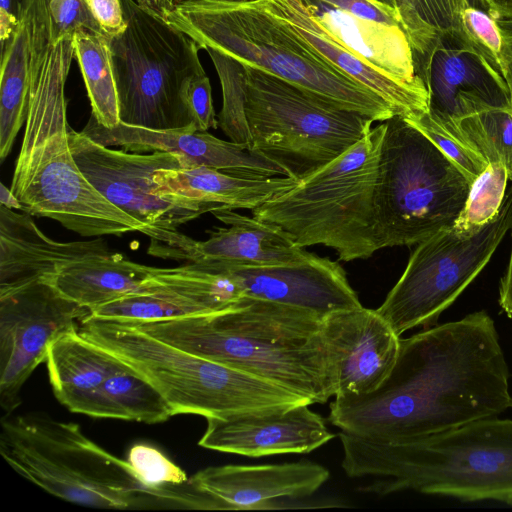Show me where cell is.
<instances>
[{
    "mask_svg": "<svg viewBox=\"0 0 512 512\" xmlns=\"http://www.w3.org/2000/svg\"><path fill=\"white\" fill-rule=\"evenodd\" d=\"M508 366L485 311L400 339L385 381L366 395L335 396L328 420L376 441L420 438L496 417L512 406Z\"/></svg>",
    "mask_w": 512,
    "mask_h": 512,
    "instance_id": "1",
    "label": "cell"
},
{
    "mask_svg": "<svg viewBox=\"0 0 512 512\" xmlns=\"http://www.w3.org/2000/svg\"><path fill=\"white\" fill-rule=\"evenodd\" d=\"M324 318L244 297L211 314L127 323L181 350L286 388L311 404H323L336 394Z\"/></svg>",
    "mask_w": 512,
    "mask_h": 512,
    "instance_id": "2",
    "label": "cell"
},
{
    "mask_svg": "<svg viewBox=\"0 0 512 512\" xmlns=\"http://www.w3.org/2000/svg\"><path fill=\"white\" fill-rule=\"evenodd\" d=\"M73 36L50 43L35 69L24 134L10 189L32 216L47 217L83 237L147 235L144 224L108 201L73 156L65 86Z\"/></svg>",
    "mask_w": 512,
    "mask_h": 512,
    "instance_id": "3",
    "label": "cell"
},
{
    "mask_svg": "<svg viewBox=\"0 0 512 512\" xmlns=\"http://www.w3.org/2000/svg\"><path fill=\"white\" fill-rule=\"evenodd\" d=\"M341 466L359 488L380 496L413 490L465 502L512 504V420L496 417L408 440L376 441L339 433Z\"/></svg>",
    "mask_w": 512,
    "mask_h": 512,
    "instance_id": "4",
    "label": "cell"
},
{
    "mask_svg": "<svg viewBox=\"0 0 512 512\" xmlns=\"http://www.w3.org/2000/svg\"><path fill=\"white\" fill-rule=\"evenodd\" d=\"M166 21L201 49H214L339 107L380 122L396 115L376 93L315 54L257 0H177Z\"/></svg>",
    "mask_w": 512,
    "mask_h": 512,
    "instance_id": "5",
    "label": "cell"
},
{
    "mask_svg": "<svg viewBox=\"0 0 512 512\" xmlns=\"http://www.w3.org/2000/svg\"><path fill=\"white\" fill-rule=\"evenodd\" d=\"M0 453L22 477L78 505L104 509H182L181 488L148 489L126 460L100 447L72 422L40 413L3 417Z\"/></svg>",
    "mask_w": 512,
    "mask_h": 512,
    "instance_id": "6",
    "label": "cell"
},
{
    "mask_svg": "<svg viewBox=\"0 0 512 512\" xmlns=\"http://www.w3.org/2000/svg\"><path fill=\"white\" fill-rule=\"evenodd\" d=\"M384 122L327 165L252 210L298 246L324 245L339 260L367 259L382 249L375 188Z\"/></svg>",
    "mask_w": 512,
    "mask_h": 512,
    "instance_id": "7",
    "label": "cell"
},
{
    "mask_svg": "<svg viewBox=\"0 0 512 512\" xmlns=\"http://www.w3.org/2000/svg\"><path fill=\"white\" fill-rule=\"evenodd\" d=\"M80 333L149 380L174 415L205 418L311 402L241 370L181 350L127 322L85 317Z\"/></svg>",
    "mask_w": 512,
    "mask_h": 512,
    "instance_id": "8",
    "label": "cell"
},
{
    "mask_svg": "<svg viewBox=\"0 0 512 512\" xmlns=\"http://www.w3.org/2000/svg\"><path fill=\"white\" fill-rule=\"evenodd\" d=\"M384 124L375 188L380 243L410 246L453 227L472 183L404 117Z\"/></svg>",
    "mask_w": 512,
    "mask_h": 512,
    "instance_id": "9",
    "label": "cell"
},
{
    "mask_svg": "<svg viewBox=\"0 0 512 512\" xmlns=\"http://www.w3.org/2000/svg\"><path fill=\"white\" fill-rule=\"evenodd\" d=\"M245 68L250 147L282 167L287 177L299 181L314 173L372 127L374 120L367 116L269 73Z\"/></svg>",
    "mask_w": 512,
    "mask_h": 512,
    "instance_id": "10",
    "label": "cell"
},
{
    "mask_svg": "<svg viewBox=\"0 0 512 512\" xmlns=\"http://www.w3.org/2000/svg\"><path fill=\"white\" fill-rule=\"evenodd\" d=\"M128 26L110 39L120 121L153 130L196 131L183 101L205 73L199 45L166 20L127 0Z\"/></svg>",
    "mask_w": 512,
    "mask_h": 512,
    "instance_id": "11",
    "label": "cell"
},
{
    "mask_svg": "<svg viewBox=\"0 0 512 512\" xmlns=\"http://www.w3.org/2000/svg\"><path fill=\"white\" fill-rule=\"evenodd\" d=\"M512 228V185L498 216L472 232L453 227L418 243L408 264L376 311L401 336L436 323L489 262Z\"/></svg>",
    "mask_w": 512,
    "mask_h": 512,
    "instance_id": "12",
    "label": "cell"
},
{
    "mask_svg": "<svg viewBox=\"0 0 512 512\" xmlns=\"http://www.w3.org/2000/svg\"><path fill=\"white\" fill-rule=\"evenodd\" d=\"M69 135L73 156L86 178L108 201L146 226L150 255L183 260L194 239L178 228L205 213L227 209L186 197L154 194L157 170L181 168L170 153L113 149L71 127Z\"/></svg>",
    "mask_w": 512,
    "mask_h": 512,
    "instance_id": "13",
    "label": "cell"
},
{
    "mask_svg": "<svg viewBox=\"0 0 512 512\" xmlns=\"http://www.w3.org/2000/svg\"><path fill=\"white\" fill-rule=\"evenodd\" d=\"M88 314L45 280L0 292V405L7 415L20 405V391L51 342Z\"/></svg>",
    "mask_w": 512,
    "mask_h": 512,
    "instance_id": "14",
    "label": "cell"
},
{
    "mask_svg": "<svg viewBox=\"0 0 512 512\" xmlns=\"http://www.w3.org/2000/svg\"><path fill=\"white\" fill-rule=\"evenodd\" d=\"M420 77L428 90L429 113L453 131L461 118L490 109L512 108L503 75L465 34L440 37Z\"/></svg>",
    "mask_w": 512,
    "mask_h": 512,
    "instance_id": "15",
    "label": "cell"
},
{
    "mask_svg": "<svg viewBox=\"0 0 512 512\" xmlns=\"http://www.w3.org/2000/svg\"><path fill=\"white\" fill-rule=\"evenodd\" d=\"M196 265L229 279L245 298L296 307L322 317L362 306L342 266L315 254L300 262L273 266Z\"/></svg>",
    "mask_w": 512,
    "mask_h": 512,
    "instance_id": "16",
    "label": "cell"
},
{
    "mask_svg": "<svg viewBox=\"0 0 512 512\" xmlns=\"http://www.w3.org/2000/svg\"><path fill=\"white\" fill-rule=\"evenodd\" d=\"M243 298L226 277L187 263L159 268L140 291L93 309L88 316L123 322L171 320L219 312Z\"/></svg>",
    "mask_w": 512,
    "mask_h": 512,
    "instance_id": "17",
    "label": "cell"
},
{
    "mask_svg": "<svg viewBox=\"0 0 512 512\" xmlns=\"http://www.w3.org/2000/svg\"><path fill=\"white\" fill-rule=\"evenodd\" d=\"M81 132L107 147H121L136 153H170L178 158L181 168L204 166L258 179L287 176L282 167L250 146L221 140L207 131L153 130L122 122L107 128L91 115Z\"/></svg>",
    "mask_w": 512,
    "mask_h": 512,
    "instance_id": "18",
    "label": "cell"
},
{
    "mask_svg": "<svg viewBox=\"0 0 512 512\" xmlns=\"http://www.w3.org/2000/svg\"><path fill=\"white\" fill-rule=\"evenodd\" d=\"M310 405L206 418L207 427L198 444L253 458L312 452L335 435Z\"/></svg>",
    "mask_w": 512,
    "mask_h": 512,
    "instance_id": "19",
    "label": "cell"
},
{
    "mask_svg": "<svg viewBox=\"0 0 512 512\" xmlns=\"http://www.w3.org/2000/svg\"><path fill=\"white\" fill-rule=\"evenodd\" d=\"M324 334L334 357L335 396L375 391L397 361L401 338L376 310L360 306L331 313L324 318Z\"/></svg>",
    "mask_w": 512,
    "mask_h": 512,
    "instance_id": "20",
    "label": "cell"
},
{
    "mask_svg": "<svg viewBox=\"0 0 512 512\" xmlns=\"http://www.w3.org/2000/svg\"><path fill=\"white\" fill-rule=\"evenodd\" d=\"M329 478L324 466L300 461L264 465L210 466L189 478L220 510L276 509L283 499L314 494Z\"/></svg>",
    "mask_w": 512,
    "mask_h": 512,
    "instance_id": "21",
    "label": "cell"
},
{
    "mask_svg": "<svg viewBox=\"0 0 512 512\" xmlns=\"http://www.w3.org/2000/svg\"><path fill=\"white\" fill-rule=\"evenodd\" d=\"M257 1L320 58L381 97L396 115L410 118L429 111L424 83H409L386 74L343 46L316 21L305 0Z\"/></svg>",
    "mask_w": 512,
    "mask_h": 512,
    "instance_id": "22",
    "label": "cell"
},
{
    "mask_svg": "<svg viewBox=\"0 0 512 512\" xmlns=\"http://www.w3.org/2000/svg\"><path fill=\"white\" fill-rule=\"evenodd\" d=\"M50 0H22L19 22L1 47L0 160L25 124L37 64L51 43Z\"/></svg>",
    "mask_w": 512,
    "mask_h": 512,
    "instance_id": "23",
    "label": "cell"
},
{
    "mask_svg": "<svg viewBox=\"0 0 512 512\" xmlns=\"http://www.w3.org/2000/svg\"><path fill=\"white\" fill-rule=\"evenodd\" d=\"M108 253L101 237L55 241L42 232L31 214L0 205V292L43 280L68 263Z\"/></svg>",
    "mask_w": 512,
    "mask_h": 512,
    "instance_id": "24",
    "label": "cell"
},
{
    "mask_svg": "<svg viewBox=\"0 0 512 512\" xmlns=\"http://www.w3.org/2000/svg\"><path fill=\"white\" fill-rule=\"evenodd\" d=\"M211 214L226 226L208 230L207 240H194L183 261L253 267L296 263L312 255L275 225L232 209Z\"/></svg>",
    "mask_w": 512,
    "mask_h": 512,
    "instance_id": "25",
    "label": "cell"
},
{
    "mask_svg": "<svg viewBox=\"0 0 512 512\" xmlns=\"http://www.w3.org/2000/svg\"><path fill=\"white\" fill-rule=\"evenodd\" d=\"M305 1L313 17L331 37L369 64L400 80L424 83L417 73L408 37L400 26L357 17L319 2Z\"/></svg>",
    "mask_w": 512,
    "mask_h": 512,
    "instance_id": "26",
    "label": "cell"
},
{
    "mask_svg": "<svg viewBox=\"0 0 512 512\" xmlns=\"http://www.w3.org/2000/svg\"><path fill=\"white\" fill-rule=\"evenodd\" d=\"M153 180L154 194L186 197L232 210H253L298 183L287 176L247 178L204 166L159 169Z\"/></svg>",
    "mask_w": 512,
    "mask_h": 512,
    "instance_id": "27",
    "label": "cell"
},
{
    "mask_svg": "<svg viewBox=\"0 0 512 512\" xmlns=\"http://www.w3.org/2000/svg\"><path fill=\"white\" fill-rule=\"evenodd\" d=\"M158 270L110 252L63 265L43 280L90 312L140 291Z\"/></svg>",
    "mask_w": 512,
    "mask_h": 512,
    "instance_id": "28",
    "label": "cell"
},
{
    "mask_svg": "<svg viewBox=\"0 0 512 512\" xmlns=\"http://www.w3.org/2000/svg\"><path fill=\"white\" fill-rule=\"evenodd\" d=\"M56 399L68 410L126 364L72 328L55 338L45 359Z\"/></svg>",
    "mask_w": 512,
    "mask_h": 512,
    "instance_id": "29",
    "label": "cell"
},
{
    "mask_svg": "<svg viewBox=\"0 0 512 512\" xmlns=\"http://www.w3.org/2000/svg\"><path fill=\"white\" fill-rule=\"evenodd\" d=\"M70 411L94 418L161 423L174 416L161 392L144 376L126 366L78 400Z\"/></svg>",
    "mask_w": 512,
    "mask_h": 512,
    "instance_id": "30",
    "label": "cell"
},
{
    "mask_svg": "<svg viewBox=\"0 0 512 512\" xmlns=\"http://www.w3.org/2000/svg\"><path fill=\"white\" fill-rule=\"evenodd\" d=\"M73 47L91 104V115L107 128L117 126L121 121L110 39L81 29L73 35Z\"/></svg>",
    "mask_w": 512,
    "mask_h": 512,
    "instance_id": "31",
    "label": "cell"
},
{
    "mask_svg": "<svg viewBox=\"0 0 512 512\" xmlns=\"http://www.w3.org/2000/svg\"><path fill=\"white\" fill-rule=\"evenodd\" d=\"M464 0H395L400 24L421 70L440 37L465 34L459 19Z\"/></svg>",
    "mask_w": 512,
    "mask_h": 512,
    "instance_id": "32",
    "label": "cell"
},
{
    "mask_svg": "<svg viewBox=\"0 0 512 512\" xmlns=\"http://www.w3.org/2000/svg\"><path fill=\"white\" fill-rule=\"evenodd\" d=\"M459 135L488 164L499 163L512 181V108L481 111L455 122Z\"/></svg>",
    "mask_w": 512,
    "mask_h": 512,
    "instance_id": "33",
    "label": "cell"
},
{
    "mask_svg": "<svg viewBox=\"0 0 512 512\" xmlns=\"http://www.w3.org/2000/svg\"><path fill=\"white\" fill-rule=\"evenodd\" d=\"M204 50L214 65L222 90V108L217 115L218 127L230 141L250 146L245 113L246 68L237 60L214 49Z\"/></svg>",
    "mask_w": 512,
    "mask_h": 512,
    "instance_id": "34",
    "label": "cell"
},
{
    "mask_svg": "<svg viewBox=\"0 0 512 512\" xmlns=\"http://www.w3.org/2000/svg\"><path fill=\"white\" fill-rule=\"evenodd\" d=\"M508 180L504 166L489 164L472 182L464 208L453 228L458 232H472L494 220L501 210Z\"/></svg>",
    "mask_w": 512,
    "mask_h": 512,
    "instance_id": "35",
    "label": "cell"
},
{
    "mask_svg": "<svg viewBox=\"0 0 512 512\" xmlns=\"http://www.w3.org/2000/svg\"><path fill=\"white\" fill-rule=\"evenodd\" d=\"M405 119L425 134L471 183L489 165L485 158L472 148L458 132H452L435 119L429 111Z\"/></svg>",
    "mask_w": 512,
    "mask_h": 512,
    "instance_id": "36",
    "label": "cell"
},
{
    "mask_svg": "<svg viewBox=\"0 0 512 512\" xmlns=\"http://www.w3.org/2000/svg\"><path fill=\"white\" fill-rule=\"evenodd\" d=\"M127 461L140 481L152 491L162 492L189 482L186 473L155 446L134 444Z\"/></svg>",
    "mask_w": 512,
    "mask_h": 512,
    "instance_id": "37",
    "label": "cell"
},
{
    "mask_svg": "<svg viewBox=\"0 0 512 512\" xmlns=\"http://www.w3.org/2000/svg\"><path fill=\"white\" fill-rule=\"evenodd\" d=\"M459 19L470 44L502 74V36L497 21L484 10L470 6L460 10Z\"/></svg>",
    "mask_w": 512,
    "mask_h": 512,
    "instance_id": "38",
    "label": "cell"
},
{
    "mask_svg": "<svg viewBox=\"0 0 512 512\" xmlns=\"http://www.w3.org/2000/svg\"><path fill=\"white\" fill-rule=\"evenodd\" d=\"M50 14L52 43L81 29L103 34L85 0H50Z\"/></svg>",
    "mask_w": 512,
    "mask_h": 512,
    "instance_id": "39",
    "label": "cell"
},
{
    "mask_svg": "<svg viewBox=\"0 0 512 512\" xmlns=\"http://www.w3.org/2000/svg\"><path fill=\"white\" fill-rule=\"evenodd\" d=\"M183 101L196 131L204 132L218 127L211 84L206 73L200 74L188 82L183 91Z\"/></svg>",
    "mask_w": 512,
    "mask_h": 512,
    "instance_id": "40",
    "label": "cell"
},
{
    "mask_svg": "<svg viewBox=\"0 0 512 512\" xmlns=\"http://www.w3.org/2000/svg\"><path fill=\"white\" fill-rule=\"evenodd\" d=\"M103 35L112 39L128 26L127 0H85Z\"/></svg>",
    "mask_w": 512,
    "mask_h": 512,
    "instance_id": "41",
    "label": "cell"
},
{
    "mask_svg": "<svg viewBox=\"0 0 512 512\" xmlns=\"http://www.w3.org/2000/svg\"><path fill=\"white\" fill-rule=\"evenodd\" d=\"M357 17L401 27L397 10L376 0H310ZM402 28V27H401Z\"/></svg>",
    "mask_w": 512,
    "mask_h": 512,
    "instance_id": "42",
    "label": "cell"
},
{
    "mask_svg": "<svg viewBox=\"0 0 512 512\" xmlns=\"http://www.w3.org/2000/svg\"><path fill=\"white\" fill-rule=\"evenodd\" d=\"M502 36V74L509 90L512 104V19L496 20Z\"/></svg>",
    "mask_w": 512,
    "mask_h": 512,
    "instance_id": "43",
    "label": "cell"
},
{
    "mask_svg": "<svg viewBox=\"0 0 512 512\" xmlns=\"http://www.w3.org/2000/svg\"><path fill=\"white\" fill-rule=\"evenodd\" d=\"M22 0H0V48L12 36L20 18Z\"/></svg>",
    "mask_w": 512,
    "mask_h": 512,
    "instance_id": "44",
    "label": "cell"
},
{
    "mask_svg": "<svg viewBox=\"0 0 512 512\" xmlns=\"http://www.w3.org/2000/svg\"><path fill=\"white\" fill-rule=\"evenodd\" d=\"M499 303L508 317L512 319V249L507 270L500 283Z\"/></svg>",
    "mask_w": 512,
    "mask_h": 512,
    "instance_id": "45",
    "label": "cell"
},
{
    "mask_svg": "<svg viewBox=\"0 0 512 512\" xmlns=\"http://www.w3.org/2000/svg\"><path fill=\"white\" fill-rule=\"evenodd\" d=\"M485 11L495 20L512 19V0H482Z\"/></svg>",
    "mask_w": 512,
    "mask_h": 512,
    "instance_id": "46",
    "label": "cell"
},
{
    "mask_svg": "<svg viewBox=\"0 0 512 512\" xmlns=\"http://www.w3.org/2000/svg\"><path fill=\"white\" fill-rule=\"evenodd\" d=\"M177 0H136V3L145 10L167 20V17Z\"/></svg>",
    "mask_w": 512,
    "mask_h": 512,
    "instance_id": "47",
    "label": "cell"
},
{
    "mask_svg": "<svg viewBox=\"0 0 512 512\" xmlns=\"http://www.w3.org/2000/svg\"><path fill=\"white\" fill-rule=\"evenodd\" d=\"M0 205L13 210H24L21 201L15 196L12 190L3 183L0 185Z\"/></svg>",
    "mask_w": 512,
    "mask_h": 512,
    "instance_id": "48",
    "label": "cell"
},
{
    "mask_svg": "<svg viewBox=\"0 0 512 512\" xmlns=\"http://www.w3.org/2000/svg\"><path fill=\"white\" fill-rule=\"evenodd\" d=\"M464 2L466 6L478 8L485 11V6L482 0H464Z\"/></svg>",
    "mask_w": 512,
    "mask_h": 512,
    "instance_id": "49",
    "label": "cell"
},
{
    "mask_svg": "<svg viewBox=\"0 0 512 512\" xmlns=\"http://www.w3.org/2000/svg\"><path fill=\"white\" fill-rule=\"evenodd\" d=\"M376 1H379V2H382V3H385L387 5H390L392 7L395 8V0H376ZM396 9V8H395Z\"/></svg>",
    "mask_w": 512,
    "mask_h": 512,
    "instance_id": "50",
    "label": "cell"
}]
</instances>
